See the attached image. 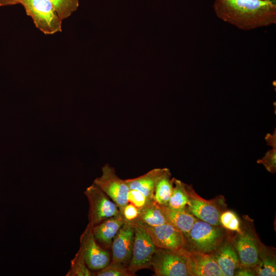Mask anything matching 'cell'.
Listing matches in <instances>:
<instances>
[{"instance_id": "1", "label": "cell", "mask_w": 276, "mask_h": 276, "mask_svg": "<svg viewBox=\"0 0 276 276\" xmlns=\"http://www.w3.org/2000/svg\"><path fill=\"white\" fill-rule=\"evenodd\" d=\"M219 18L243 30L276 24V5L265 0H214Z\"/></svg>"}, {"instance_id": "2", "label": "cell", "mask_w": 276, "mask_h": 276, "mask_svg": "<svg viewBox=\"0 0 276 276\" xmlns=\"http://www.w3.org/2000/svg\"><path fill=\"white\" fill-rule=\"evenodd\" d=\"M221 225H215L197 219L187 238L189 251L213 254L231 235Z\"/></svg>"}, {"instance_id": "3", "label": "cell", "mask_w": 276, "mask_h": 276, "mask_svg": "<svg viewBox=\"0 0 276 276\" xmlns=\"http://www.w3.org/2000/svg\"><path fill=\"white\" fill-rule=\"evenodd\" d=\"M151 267L156 276H194L189 252L185 247L177 249L156 247Z\"/></svg>"}, {"instance_id": "4", "label": "cell", "mask_w": 276, "mask_h": 276, "mask_svg": "<svg viewBox=\"0 0 276 276\" xmlns=\"http://www.w3.org/2000/svg\"><path fill=\"white\" fill-rule=\"evenodd\" d=\"M20 4L41 32L53 35L61 32L63 20L50 0H21Z\"/></svg>"}, {"instance_id": "5", "label": "cell", "mask_w": 276, "mask_h": 276, "mask_svg": "<svg viewBox=\"0 0 276 276\" xmlns=\"http://www.w3.org/2000/svg\"><path fill=\"white\" fill-rule=\"evenodd\" d=\"M189 203L187 210L196 218L213 225H220L219 217L227 209L223 196L206 200L200 197L191 185L186 184Z\"/></svg>"}, {"instance_id": "6", "label": "cell", "mask_w": 276, "mask_h": 276, "mask_svg": "<svg viewBox=\"0 0 276 276\" xmlns=\"http://www.w3.org/2000/svg\"><path fill=\"white\" fill-rule=\"evenodd\" d=\"M240 233L232 236V241L238 254L241 266L254 268L258 264L262 243L254 227L244 223Z\"/></svg>"}, {"instance_id": "7", "label": "cell", "mask_w": 276, "mask_h": 276, "mask_svg": "<svg viewBox=\"0 0 276 276\" xmlns=\"http://www.w3.org/2000/svg\"><path fill=\"white\" fill-rule=\"evenodd\" d=\"M131 222L134 229V239L132 255L128 266L129 270L135 275L136 272L151 267V260L156 247L149 234L137 221Z\"/></svg>"}, {"instance_id": "8", "label": "cell", "mask_w": 276, "mask_h": 276, "mask_svg": "<svg viewBox=\"0 0 276 276\" xmlns=\"http://www.w3.org/2000/svg\"><path fill=\"white\" fill-rule=\"evenodd\" d=\"M84 194L89 203L88 223L93 226L120 213L115 203L94 183L86 189Z\"/></svg>"}, {"instance_id": "9", "label": "cell", "mask_w": 276, "mask_h": 276, "mask_svg": "<svg viewBox=\"0 0 276 276\" xmlns=\"http://www.w3.org/2000/svg\"><path fill=\"white\" fill-rule=\"evenodd\" d=\"M93 183L115 203L122 214L129 203L127 194L130 189L125 179L119 178L114 168L106 164L102 168V175L96 178Z\"/></svg>"}, {"instance_id": "10", "label": "cell", "mask_w": 276, "mask_h": 276, "mask_svg": "<svg viewBox=\"0 0 276 276\" xmlns=\"http://www.w3.org/2000/svg\"><path fill=\"white\" fill-rule=\"evenodd\" d=\"M93 226L88 223L80 238L81 248L88 268L90 270L98 271L110 262V255L107 250L96 241L93 232Z\"/></svg>"}, {"instance_id": "11", "label": "cell", "mask_w": 276, "mask_h": 276, "mask_svg": "<svg viewBox=\"0 0 276 276\" xmlns=\"http://www.w3.org/2000/svg\"><path fill=\"white\" fill-rule=\"evenodd\" d=\"M140 223L149 234L156 247L177 249L185 247L187 242L186 237L171 224L167 223L158 226H150Z\"/></svg>"}, {"instance_id": "12", "label": "cell", "mask_w": 276, "mask_h": 276, "mask_svg": "<svg viewBox=\"0 0 276 276\" xmlns=\"http://www.w3.org/2000/svg\"><path fill=\"white\" fill-rule=\"evenodd\" d=\"M134 239V229L132 224L125 222L113 239L112 261L128 266L131 259Z\"/></svg>"}, {"instance_id": "13", "label": "cell", "mask_w": 276, "mask_h": 276, "mask_svg": "<svg viewBox=\"0 0 276 276\" xmlns=\"http://www.w3.org/2000/svg\"><path fill=\"white\" fill-rule=\"evenodd\" d=\"M232 234L225 242L212 254L223 276H233L241 266L238 254L232 241Z\"/></svg>"}, {"instance_id": "14", "label": "cell", "mask_w": 276, "mask_h": 276, "mask_svg": "<svg viewBox=\"0 0 276 276\" xmlns=\"http://www.w3.org/2000/svg\"><path fill=\"white\" fill-rule=\"evenodd\" d=\"M124 223V219L120 213L93 226V232L96 241L104 248L108 249L111 246L113 238Z\"/></svg>"}, {"instance_id": "15", "label": "cell", "mask_w": 276, "mask_h": 276, "mask_svg": "<svg viewBox=\"0 0 276 276\" xmlns=\"http://www.w3.org/2000/svg\"><path fill=\"white\" fill-rule=\"evenodd\" d=\"M189 252L194 276H223L212 254Z\"/></svg>"}, {"instance_id": "16", "label": "cell", "mask_w": 276, "mask_h": 276, "mask_svg": "<svg viewBox=\"0 0 276 276\" xmlns=\"http://www.w3.org/2000/svg\"><path fill=\"white\" fill-rule=\"evenodd\" d=\"M166 168H155L144 175L125 181L129 189H136L142 192L149 200H154L156 181Z\"/></svg>"}, {"instance_id": "17", "label": "cell", "mask_w": 276, "mask_h": 276, "mask_svg": "<svg viewBox=\"0 0 276 276\" xmlns=\"http://www.w3.org/2000/svg\"><path fill=\"white\" fill-rule=\"evenodd\" d=\"M159 205L168 222L181 231L187 239L197 218L187 209L174 210L166 206Z\"/></svg>"}, {"instance_id": "18", "label": "cell", "mask_w": 276, "mask_h": 276, "mask_svg": "<svg viewBox=\"0 0 276 276\" xmlns=\"http://www.w3.org/2000/svg\"><path fill=\"white\" fill-rule=\"evenodd\" d=\"M256 275H276V257L275 249L262 243L259 262L253 268Z\"/></svg>"}, {"instance_id": "19", "label": "cell", "mask_w": 276, "mask_h": 276, "mask_svg": "<svg viewBox=\"0 0 276 276\" xmlns=\"http://www.w3.org/2000/svg\"><path fill=\"white\" fill-rule=\"evenodd\" d=\"M140 210L136 221L150 226H156L169 223L160 205L155 200H152Z\"/></svg>"}, {"instance_id": "20", "label": "cell", "mask_w": 276, "mask_h": 276, "mask_svg": "<svg viewBox=\"0 0 276 276\" xmlns=\"http://www.w3.org/2000/svg\"><path fill=\"white\" fill-rule=\"evenodd\" d=\"M174 178L171 177L170 170L166 168L158 178L155 188L154 200L159 205L167 206L171 195Z\"/></svg>"}, {"instance_id": "21", "label": "cell", "mask_w": 276, "mask_h": 276, "mask_svg": "<svg viewBox=\"0 0 276 276\" xmlns=\"http://www.w3.org/2000/svg\"><path fill=\"white\" fill-rule=\"evenodd\" d=\"M188 203L186 183L174 178L173 191L167 206L174 210L187 209Z\"/></svg>"}, {"instance_id": "22", "label": "cell", "mask_w": 276, "mask_h": 276, "mask_svg": "<svg viewBox=\"0 0 276 276\" xmlns=\"http://www.w3.org/2000/svg\"><path fill=\"white\" fill-rule=\"evenodd\" d=\"M93 272L87 266L81 248L71 261V266L66 276H94Z\"/></svg>"}, {"instance_id": "23", "label": "cell", "mask_w": 276, "mask_h": 276, "mask_svg": "<svg viewBox=\"0 0 276 276\" xmlns=\"http://www.w3.org/2000/svg\"><path fill=\"white\" fill-rule=\"evenodd\" d=\"M220 224L225 229L235 233H240L242 230L241 222L237 214L233 211L226 210L219 217Z\"/></svg>"}, {"instance_id": "24", "label": "cell", "mask_w": 276, "mask_h": 276, "mask_svg": "<svg viewBox=\"0 0 276 276\" xmlns=\"http://www.w3.org/2000/svg\"><path fill=\"white\" fill-rule=\"evenodd\" d=\"M63 20L69 17L79 6L80 0H50Z\"/></svg>"}, {"instance_id": "25", "label": "cell", "mask_w": 276, "mask_h": 276, "mask_svg": "<svg viewBox=\"0 0 276 276\" xmlns=\"http://www.w3.org/2000/svg\"><path fill=\"white\" fill-rule=\"evenodd\" d=\"M97 276H133L127 266L120 262H110L104 268L94 272Z\"/></svg>"}, {"instance_id": "26", "label": "cell", "mask_w": 276, "mask_h": 276, "mask_svg": "<svg viewBox=\"0 0 276 276\" xmlns=\"http://www.w3.org/2000/svg\"><path fill=\"white\" fill-rule=\"evenodd\" d=\"M127 200L128 202L133 204L139 210H141L152 201L149 200L142 192L136 189L129 190L127 194Z\"/></svg>"}, {"instance_id": "27", "label": "cell", "mask_w": 276, "mask_h": 276, "mask_svg": "<svg viewBox=\"0 0 276 276\" xmlns=\"http://www.w3.org/2000/svg\"><path fill=\"white\" fill-rule=\"evenodd\" d=\"M257 163L262 164L266 169L271 173L276 172V147H272Z\"/></svg>"}, {"instance_id": "28", "label": "cell", "mask_w": 276, "mask_h": 276, "mask_svg": "<svg viewBox=\"0 0 276 276\" xmlns=\"http://www.w3.org/2000/svg\"><path fill=\"white\" fill-rule=\"evenodd\" d=\"M140 210L133 204L128 203L124 207L122 215L125 222L136 221L139 217Z\"/></svg>"}, {"instance_id": "29", "label": "cell", "mask_w": 276, "mask_h": 276, "mask_svg": "<svg viewBox=\"0 0 276 276\" xmlns=\"http://www.w3.org/2000/svg\"><path fill=\"white\" fill-rule=\"evenodd\" d=\"M234 275L253 276L256 274L252 268L240 266L236 270Z\"/></svg>"}, {"instance_id": "30", "label": "cell", "mask_w": 276, "mask_h": 276, "mask_svg": "<svg viewBox=\"0 0 276 276\" xmlns=\"http://www.w3.org/2000/svg\"><path fill=\"white\" fill-rule=\"evenodd\" d=\"M265 139L268 145L272 147H276V130L274 129L272 134L267 133Z\"/></svg>"}, {"instance_id": "31", "label": "cell", "mask_w": 276, "mask_h": 276, "mask_svg": "<svg viewBox=\"0 0 276 276\" xmlns=\"http://www.w3.org/2000/svg\"><path fill=\"white\" fill-rule=\"evenodd\" d=\"M21 0H0V6H9L20 4Z\"/></svg>"}, {"instance_id": "32", "label": "cell", "mask_w": 276, "mask_h": 276, "mask_svg": "<svg viewBox=\"0 0 276 276\" xmlns=\"http://www.w3.org/2000/svg\"><path fill=\"white\" fill-rule=\"evenodd\" d=\"M265 1H268L273 4H275V2H276V0H265Z\"/></svg>"}]
</instances>
